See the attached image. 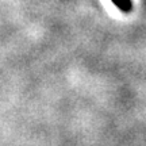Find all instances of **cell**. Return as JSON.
<instances>
[{"label":"cell","instance_id":"obj_1","mask_svg":"<svg viewBox=\"0 0 146 146\" xmlns=\"http://www.w3.org/2000/svg\"><path fill=\"white\" fill-rule=\"evenodd\" d=\"M111 1H112L120 11H123V12H130V11L133 10L131 0H111Z\"/></svg>","mask_w":146,"mask_h":146}]
</instances>
